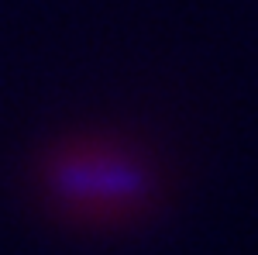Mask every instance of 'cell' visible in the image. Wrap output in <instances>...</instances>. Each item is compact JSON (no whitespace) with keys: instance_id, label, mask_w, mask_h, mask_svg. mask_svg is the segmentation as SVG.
Wrapping results in <instances>:
<instances>
[{"instance_id":"1","label":"cell","mask_w":258,"mask_h":255,"mask_svg":"<svg viewBox=\"0 0 258 255\" xmlns=\"http://www.w3.org/2000/svg\"><path fill=\"white\" fill-rule=\"evenodd\" d=\"M45 190L80 221H127L152 200L148 166L107 141L66 145L45 166Z\"/></svg>"}]
</instances>
